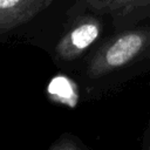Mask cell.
<instances>
[{
  "label": "cell",
  "mask_w": 150,
  "mask_h": 150,
  "mask_svg": "<svg viewBox=\"0 0 150 150\" xmlns=\"http://www.w3.org/2000/svg\"><path fill=\"white\" fill-rule=\"evenodd\" d=\"M150 73V22L112 30L76 71L82 100L112 91Z\"/></svg>",
  "instance_id": "cell-1"
},
{
  "label": "cell",
  "mask_w": 150,
  "mask_h": 150,
  "mask_svg": "<svg viewBox=\"0 0 150 150\" xmlns=\"http://www.w3.org/2000/svg\"><path fill=\"white\" fill-rule=\"evenodd\" d=\"M66 14L47 52L57 68L76 73L114 27L107 13L88 8L79 0H75Z\"/></svg>",
  "instance_id": "cell-2"
},
{
  "label": "cell",
  "mask_w": 150,
  "mask_h": 150,
  "mask_svg": "<svg viewBox=\"0 0 150 150\" xmlns=\"http://www.w3.org/2000/svg\"><path fill=\"white\" fill-rule=\"evenodd\" d=\"M60 0H0V43L15 38L29 39L36 23Z\"/></svg>",
  "instance_id": "cell-3"
},
{
  "label": "cell",
  "mask_w": 150,
  "mask_h": 150,
  "mask_svg": "<svg viewBox=\"0 0 150 150\" xmlns=\"http://www.w3.org/2000/svg\"><path fill=\"white\" fill-rule=\"evenodd\" d=\"M146 19H150V0H146V1L132 14V16H131L130 20H129L128 27H129V26H132V25H136V23H138L139 21H143V20H146Z\"/></svg>",
  "instance_id": "cell-4"
},
{
  "label": "cell",
  "mask_w": 150,
  "mask_h": 150,
  "mask_svg": "<svg viewBox=\"0 0 150 150\" xmlns=\"http://www.w3.org/2000/svg\"><path fill=\"white\" fill-rule=\"evenodd\" d=\"M50 150H86V149L80 144V142L73 139V137H68L57 141Z\"/></svg>",
  "instance_id": "cell-5"
},
{
  "label": "cell",
  "mask_w": 150,
  "mask_h": 150,
  "mask_svg": "<svg viewBox=\"0 0 150 150\" xmlns=\"http://www.w3.org/2000/svg\"><path fill=\"white\" fill-rule=\"evenodd\" d=\"M79 1L82 2L88 8L103 12L107 8V6L110 4L111 0H79Z\"/></svg>",
  "instance_id": "cell-6"
},
{
  "label": "cell",
  "mask_w": 150,
  "mask_h": 150,
  "mask_svg": "<svg viewBox=\"0 0 150 150\" xmlns=\"http://www.w3.org/2000/svg\"><path fill=\"white\" fill-rule=\"evenodd\" d=\"M144 150H150V117H149L146 130L144 132Z\"/></svg>",
  "instance_id": "cell-7"
}]
</instances>
